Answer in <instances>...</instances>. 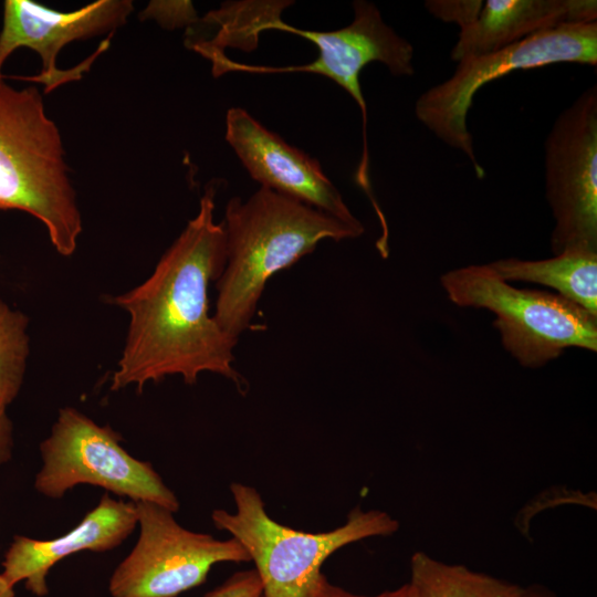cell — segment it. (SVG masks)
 Listing matches in <instances>:
<instances>
[{"instance_id":"cell-10","label":"cell","mask_w":597,"mask_h":597,"mask_svg":"<svg viewBox=\"0 0 597 597\" xmlns=\"http://www.w3.org/2000/svg\"><path fill=\"white\" fill-rule=\"evenodd\" d=\"M545 193L554 228V255L597 252V86L555 119L545 140Z\"/></svg>"},{"instance_id":"cell-9","label":"cell","mask_w":597,"mask_h":597,"mask_svg":"<svg viewBox=\"0 0 597 597\" xmlns=\"http://www.w3.org/2000/svg\"><path fill=\"white\" fill-rule=\"evenodd\" d=\"M139 537L109 579L112 597H176L205 583L221 562L251 561L233 537L219 541L181 527L170 510L135 502Z\"/></svg>"},{"instance_id":"cell-7","label":"cell","mask_w":597,"mask_h":597,"mask_svg":"<svg viewBox=\"0 0 597 597\" xmlns=\"http://www.w3.org/2000/svg\"><path fill=\"white\" fill-rule=\"evenodd\" d=\"M109 426H100L75 408L60 409L50 436L40 444L42 468L35 490L62 498L78 484L105 489L132 502L147 501L177 512L179 501L147 461L132 457Z\"/></svg>"},{"instance_id":"cell-8","label":"cell","mask_w":597,"mask_h":597,"mask_svg":"<svg viewBox=\"0 0 597 597\" xmlns=\"http://www.w3.org/2000/svg\"><path fill=\"white\" fill-rule=\"evenodd\" d=\"M354 19L345 28L334 31H310L294 28L281 21L274 30L293 33L307 39L318 49V56L311 63L290 66H259L234 62L226 55L212 62V74L218 77L232 71L258 74L307 72L326 76L344 88L357 103L363 119V153L356 170V182L370 199L377 214L381 211L373 196L369 179V154L367 145V107L359 76L371 63H383L394 76H411L413 46L390 28L378 8L369 1L353 2Z\"/></svg>"},{"instance_id":"cell-20","label":"cell","mask_w":597,"mask_h":597,"mask_svg":"<svg viewBox=\"0 0 597 597\" xmlns=\"http://www.w3.org/2000/svg\"><path fill=\"white\" fill-rule=\"evenodd\" d=\"M482 4L483 1L480 0H431L425 2V7L432 15L444 22L457 23L460 29L476 19Z\"/></svg>"},{"instance_id":"cell-6","label":"cell","mask_w":597,"mask_h":597,"mask_svg":"<svg viewBox=\"0 0 597 597\" xmlns=\"http://www.w3.org/2000/svg\"><path fill=\"white\" fill-rule=\"evenodd\" d=\"M556 63L596 66L597 22L564 24L500 50L462 59L449 78L417 98L415 114L440 140L463 153L475 176L482 179L484 168L476 159L468 126L475 94L485 84L514 71Z\"/></svg>"},{"instance_id":"cell-1","label":"cell","mask_w":597,"mask_h":597,"mask_svg":"<svg viewBox=\"0 0 597 597\" xmlns=\"http://www.w3.org/2000/svg\"><path fill=\"white\" fill-rule=\"evenodd\" d=\"M216 187L209 184L199 211L140 285L112 303L129 314L127 337L111 389L179 375L193 385L201 373L233 381L240 391L247 380L234 369L238 341L209 314L208 289L226 265L223 224L213 219Z\"/></svg>"},{"instance_id":"cell-12","label":"cell","mask_w":597,"mask_h":597,"mask_svg":"<svg viewBox=\"0 0 597 597\" xmlns=\"http://www.w3.org/2000/svg\"><path fill=\"white\" fill-rule=\"evenodd\" d=\"M226 140L250 177L280 195L318 209L352 226V213L320 161L287 144L241 107L226 114Z\"/></svg>"},{"instance_id":"cell-22","label":"cell","mask_w":597,"mask_h":597,"mask_svg":"<svg viewBox=\"0 0 597 597\" xmlns=\"http://www.w3.org/2000/svg\"><path fill=\"white\" fill-rule=\"evenodd\" d=\"M4 406H0V465L12 457L13 427Z\"/></svg>"},{"instance_id":"cell-17","label":"cell","mask_w":597,"mask_h":597,"mask_svg":"<svg viewBox=\"0 0 597 597\" xmlns=\"http://www.w3.org/2000/svg\"><path fill=\"white\" fill-rule=\"evenodd\" d=\"M408 584L413 597H510L514 585L423 552L411 556Z\"/></svg>"},{"instance_id":"cell-16","label":"cell","mask_w":597,"mask_h":597,"mask_svg":"<svg viewBox=\"0 0 597 597\" xmlns=\"http://www.w3.org/2000/svg\"><path fill=\"white\" fill-rule=\"evenodd\" d=\"M292 4L289 0L223 2L220 9L208 12L197 22L202 29H210L209 34L186 35L185 44L210 62L226 55V48L253 51L260 33L274 30L282 21L283 10Z\"/></svg>"},{"instance_id":"cell-23","label":"cell","mask_w":597,"mask_h":597,"mask_svg":"<svg viewBox=\"0 0 597 597\" xmlns=\"http://www.w3.org/2000/svg\"><path fill=\"white\" fill-rule=\"evenodd\" d=\"M331 597H413V595L409 584L407 583L397 589L387 590L376 596L355 595L337 586H334Z\"/></svg>"},{"instance_id":"cell-13","label":"cell","mask_w":597,"mask_h":597,"mask_svg":"<svg viewBox=\"0 0 597 597\" xmlns=\"http://www.w3.org/2000/svg\"><path fill=\"white\" fill-rule=\"evenodd\" d=\"M135 502L115 500L105 493L98 504L66 534L53 540L15 535L4 555L2 577L14 586L25 580L35 596L49 593L46 575L61 559L81 552H106L121 545L135 530Z\"/></svg>"},{"instance_id":"cell-24","label":"cell","mask_w":597,"mask_h":597,"mask_svg":"<svg viewBox=\"0 0 597 597\" xmlns=\"http://www.w3.org/2000/svg\"><path fill=\"white\" fill-rule=\"evenodd\" d=\"M510 597H555L551 593L543 590L540 587L530 586L521 587L519 585H513Z\"/></svg>"},{"instance_id":"cell-15","label":"cell","mask_w":597,"mask_h":597,"mask_svg":"<svg viewBox=\"0 0 597 597\" xmlns=\"http://www.w3.org/2000/svg\"><path fill=\"white\" fill-rule=\"evenodd\" d=\"M488 266L506 282L542 284L597 316V252L568 250L544 260L501 259Z\"/></svg>"},{"instance_id":"cell-19","label":"cell","mask_w":597,"mask_h":597,"mask_svg":"<svg viewBox=\"0 0 597 597\" xmlns=\"http://www.w3.org/2000/svg\"><path fill=\"white\" fill-rule=\"evenodd\" d=\"M146 18H154L167 29L193 25L199 18L189 1H156L143 12Z\"/></svg>"},{"instance_id":"cell-2","label":"cell","mask_w":597,"mask_h":597,"mask_svg":"<svg viewBox=\"0 0 597 597\" xmlns=\"http://www.w3.org/2000/svg\"><path fill=\"white\" fill-rule=\"evenodd\" d=\"M226 265L217 280L213 318L230 337L252 327L269 279L315 250L324 239L360 237L352 226L318 209L260 187L245 201L232 197L222 221Z\"/></svg>"},{"instance_id":"cell-11","label":"cell","mask_w":597,"mask_h":597,"mask_svg":"<svg viewBox=\"0 0 597 597\" xmlns=\"http://www.w3.org/2000/svg\"><path fill=\"white\" fill-rule=\"evenodd\" d=\"M134 7L130 0H97L75 11L61 12L30 0H6L0 32V75L9 55L19 48L35 51L42 61L38 75L18 76L40 83L48 94L61 85L77 81L90 71L96 57L111 44L103 41L97 50L76 66L61 70L56 65L64 45L82 39L114 32L126 23Z\"/></svg>"},{"instance_id":"cell-4","label":"cell","mask_w":597,"mask_h":597,"mask_svg":"<svg viewBox=\"0 0 597 597\" xmlns=\"http://www.w3.org/2000/svg\"><path fill=\"white\" fill-rule=\"evenodd\" d=\"M235 511L214 510L217 528L231 534L248 552L261 579V597H331L334 585L322 574L323 563L343 546L398 531L388 513L354 509L345 524L323 533H307L271 519L259 492L232 483Z\"/></svg>"},{"instance_id":"cell-25","label":"cell","mask_w":597,"mask_h":597,"mask_svg":"<svg viewBox=\"0 0 597 597\" xmlns=\"http://www.w3.org/2000/svg\"><path fill=\"white\" fill-rule=\"evenodd\" d=\"M0 597H14L13 586L8 584V582L0 574Z\"/></svg>"},{"instance_id":"cell-3","label":"cell","mask_w":597,"mask_h":597,"mask_svg":"<svg viewBox=\"0 0 597 597\" xmlns=\"http://www.w3.org/2000/svg\"><path fill=\"white\" fill-rule=\"evenodd\" d=\"M13 209L40 220L57 253L75 252L82 216L60 130L35 86L17 90L1 74L0 210Z\"/></svg>"},{"instance_id":"cell-21","label":"cell","mask_w":597,"mask_h":597,"mask_svg":"<svg viewBox=\"0 0 597 597\" xmlns=\"http://www.w3.org/2000/svg\"><path fill=\"white\" fill-rule=\"evenodd\" d=\"M262 584L255 569L233 574L206 597H261Z\"/></svg>"},{"instance_id":"cell-14","label":"cell","mask_w":597,"mask_h":597,"mask_svg":"<svg viewBox=\"0 0 597 597\" xmlns=\"http://www.w3.org/2000/svg\"><path fill=\"white\" fill-rule=\"evenodd\" d=\"M597 22L596 0H488L460 29L452 61L490 53L564 24Z\"/></svg>"},{"instance_id":"cell-5","label":"cell","mask_w":597,"mask_h":597,"mask_svg":"<svg viewBox=\"0 0 597 597\" xmlns=\"http://www.w3.org/2000/svg\"><path fill=\"white\" fill-rule=\"evenodd\" d=\"M440 281L455 305L496 316L504 348L524 367H541L569 347L597 350V316L558 294L514 287L488 264L448 271Z\"/></svg>"},{"instance_id":"cell-18","label":"cell","mask_w":597,"mask_h":597,"mask_svg":"<svg viewBox=\"0 0 597 597\" xmlns=\"http://www.w3.org/2000/svg\"><path fill=\"white\" fill-rule=\"evenodd\" d=\"M28 318L0 302V406L19 394L29 355Z\"/></svg>"}]
</instances>
